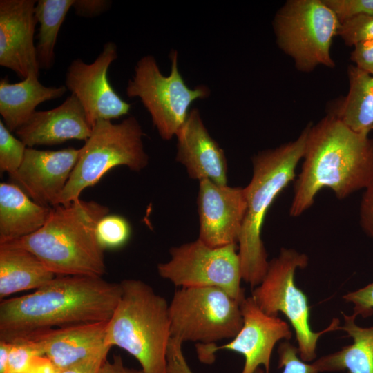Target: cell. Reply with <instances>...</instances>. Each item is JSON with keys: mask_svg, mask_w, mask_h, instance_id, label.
<instances>
[{"mask_svg": "<svg viewBox=\"0 0 373 373\" xmlns=\"http://www.w3.org/2000/svg\"><path fill=\"white\" fill-rule=\"evenodd\" d=\"M122 295L120 283L102 277L56 276L34 292L0 303V340L108 321Z\"/></svg>", "mask_w": 373, "mask_h": 373, "instance_id": "1", "label": "cell"}, {"mask_svg": "<svg viewBox=\"0 0 373 373\" xmlns=\"http://www.w3.org/2000/svg\"><path fill=\"white\" fill-rule=\"evenodd\" d=\"M302 160L289 208L292 217L308 210L323 188L343 200L373 182V139L328 114L311 123Z\"/></svg>", "mask_w": 373, "mask_h": 373, "instance_id": "2", "label": "cell"}, {"mask_svg": "<svg viewBox=\"0 0 373 373\" xmlns=\"http://www.w3.org/2000/svg\"><path fill=\"white\" fill-rule=\"evenodd\" d=\"M108 212L104 204L80 198L57 204L38 231L7 243L32 252L56 276L102 277L105 249L97 238L96 226Z\"/></svg>", "mask_w": 373, "mask_h": 373, "instance_id": "3", "label": "cell"}, {"mask_svg": "<svg viewBox=\"0 0 373 373\" xmlns=\"http://www.w3.org/2000/svg\"><path fill=\"white\" fill-rule=\"evenodd\" d=\"M310 124L296 140L260 151L252 158V177L244 187L247 211L238 242L242 279L252 288L262 282L269 265L261 238L265 215L278 195L295 179Z\"/></svg>", "mask_w": 373, "mask_h": 373, "instance_id": "4", "label": "cell"}, {"mask_svg": "<svg viewBox=\"0 0 373 373\" xmlns=\"http://www.w3.org/2000/svg\"><path fill=\"white\" fill-rule=\"evenodd\" d=\"M119 283L122 295L108 321L106 345L126 351L144 373H168L169 303L142 280Z\"/></svg>", "mask_w": 373, "mask_h": 373, "instance_id": "5", "label": "cell"}, {"mask_svg": "<svg viewBox=\"0 0 373 373\" xmlns=\"http://www.w3.org/2000/svg\"><path fill=\"white\" fill-rule=\"evenodd\" d=\"M143 136L142 126L134 117L118 124L111 120L97 121L79 149L77 162L57 204L79 199L85 189L95 185L115 166H126L134 171L144 169L149 156L144 148Z\"/></svg>", "mask_w": 373, "mask_h": 373, "instance_id": "6", "label": "cell"}, {"mask_svg": "<svg viewBox=\"0 0 373 373\" xmlns=\"http://www.w3.org/2000/svg\"><path fill=\"white\" fill-rule=\"evenodd\" d=\"M307 256L291 248L280 249L269 265L262 282L253 288L251 297L265 314H284L293 327L299 356L305 362L316 358V345L321 335L339 330L340 321L332 320L325 329L314 332L310 327V307L305 293L295 284V273L308 265Z\"/></svg>", "mask_w": 373, "mask_h": 373, "instance_id": "7", "label": "cell"}, {"mask_svg": "<svg viewBox=\"0 0 373 373\" xmlns=\"http://www.w3.org/2000/svg\"><path fill=\"white\" fill-rule=\"evenodd\" d=\"M340 26L323 0H288L277 11L273 22L278 47L303 73L318 66H335L331 47Z\"/></svg>", "mask_w": 373, "mask_h": 373, "instance_id": "8", "label": "cell"}, {"mask_svg": "<svg viewBox=\"0 0 373 373\" xmlns=\"http://www.w3.org/2000/svg\"><path fill=\"white\" fill-rule=\"evenodd\" d=\"M171 73L164 76L155 57L146 55L137 62L133 77L128 81L126 95L139 97L149 113L160 136L170 140L186 120L189 107L196 99L208 97L204 85L189 88L178 68V52H170Z\"/></svg>", "mask_w": 373, "mask_h": 373, "instance_id": "9", "label": "cell"}, {"mask_svg": "<svg viewBox=\"0 0 373 373\" xmlns=\"http://www.w3.org/2000/svg\"><path fill=\"white\" fill-rule=\"evenodd\" d=\"M240 304L218 287H181L169 304L171 336L205 345L233 338L243 323Z\"/></svg>", "mask_w": 373, "mask_h": 373, "instance_id": "10", "label": "cell"}, {"mask_svg": "<svg viewBox=\"0 0 373 373\" xmlns=\"http://www.w3.org/2000/svg\"><path fill=\"white\" fill-rule=\"evenodd\" d=\"M171 259L159 263V275L181 287H216L240 303L245 298L241 287L238 244L211 247L200 239L170 249Z\"/></svg>", "mask_w": 373, "mask_h": 373, "instance_id": "11", "label": "cell"}, {"mask_svg": "<svg viewBox=\"0 0 373 373\" xmlns=\"http://www.w3.org/2000/svg\"><path fill=\"white\" fill-rule=\"evenodd\" d=\"M240 307L243 323L236 336L230 343L221 346L197 344L198 356L202 361H208L218 350H231L245 358L241 373H256L260 365L264 366L265 373H270L274 347L277 342L291 338L290 327L278 316L265 314L251 296L245 297Z\"/></svg>", "mask_w": 373, "mask_h": 373, "instance_id": "12", "label": "cell"}, {"mask_svg": "<svg viewBox=\"0 0 373 373\" xmlns=\"http://www.w3.org/2000/svg\"><path fill=\"white\" fill-rule=\"evenodd\" d=\"M117 58L116 44L108 41L93 62L87 64L77 58L68 67L65 86L78 99L92 127L98 120L112 121L131 109V104L121 98L108 81L109 66Z\"/></svg>", "mask_w": 373, "mask_h": 373, "instance_id": "13", "label": "cell"}, {"mask_svg": "<svg viewBox=\"0 0 373 373\" xmlns=\"http://www.w3.org/2000/svg\"><path fill=\"white\" fill-rule=\"evenodd\" d=\"M199 238L211 247L238 244L247 211L245 189L199 182Z\"/></svg>", "mask_w": 373, "mask_h": 373, "instance_id": "14", "label": "cell"}, {"mask_svg": "<svg viewBox=\"0 0 373 373\" xmlns=\"http://www.w3.org/2000/svg\"><path fill=\"white\" fill-rule=\"evenodd\" d=\"M79 149L57 151L27 147L23 162L11 178L35 202L44 207L57 204L77 162Z\"/></svg>", "mask_w": 373, "mask_h": 373, "instance_id": "15", "label": "cell"}, {"mask_svg": "<svg viewBox=\"0 0 373 373\" xmlns=\"http://www.w3.org/2000/svg\"><path fill=\"white\" fill-rule=\"evenodd\" d=\"M35 0L0 1V65L21 79L39 72L36 45Z\"/></svg>", "mask_w": 373, "mask_h": 373, "instance_id": "16", "label": "cell"}, {"mask_svg": "<svg viewBox=\"0 0 373 373\" xmlns=\"http://www.w3.org/2000/svg\"><path fill=\"white\" fill-rule=\"evenodd\" d=\"M175 136L176 160L185 166L191 178L227 185V162L224 151L209 133L198 109L189 111Z\"/></svg>", "mask_w": 373, "mask_h": 373, "instance_id": "17", "label": "cell"}, {"mask_svg": "<svg viewBox=\"0 0 373 373\" xmlns=\"http://www.w3.org/2000/svg\"><path fill=\"white\" fill-rule=\"evenodd\" d=\"M78 99L70 94L59 106L35 111L15 133L27 147L55 145L70 140L86 141L92 132Z\"/></svg>", "mask_w": 373, "mask_h": 373, "instance_id": "18", "label": "cell"}, {"mask_svg": "<svg viewBox=\"0 0 373 373\" xmlns=\"http://www.w3.org/2000/svg\"><path fill=\"white\" fill-rule=\"evenodd\" d=\"M107 324L108 321H102L68 326L27 338H35L39 342L44 356L59 371L108 347L105 344Z\"/></svg>", "mask_w": 373, "mask_h": 373, "instance_id": "19", "label": "cell"}, {"mask_svg": "<svg viewBox=\"0 0 373 373\" xmlns=\"http://www.w3.org/2000/svg\"><path fill=\"white\" fill-rule=\"evenodd\" d=\"M39 72L32 70L28 77L17 83L8 78L0 81L1 119L10 132H15L36 111V107L48 100L61 97L65 86H46L39 81Z\"/></svg>", "mask_w": 373, "mask_h": 373, "instance_id": "20", "label": "cell"}, {"mask_svg": "<svg viewBox=\"0 0 373 373\" xmlns=\"http://www.w3.org/2000/svg\"><path fill=\"white\" fill-rule=\"evenodd\" d=\"M52 207L33 201L17 184H0V244L17 240L41 228Z\"/></svg>", "mask_w": 373, "mask_h": 373, "instance_id": "21", "label": "cell"}, {"mask_svg": "<svg viewBox=\"0 0 373 373\" xmlns=\"http://www.w3.org/2000/svg\"><path fill=\"white\" fill-rule=\"evenodd\" d=\"M56 275L32 252L10 243L0 244V300L11 294L37 289Z\"/></svg>", "mask_w": 373, "mask_h": 373, "instance_id": "22", "label": "cell"}, {"mask_svg": "<svg viewBox=\"0 0 373 373\" xmlns=\"http://www.w3.org/2000/svg\"><path fill=\"white\" fill-rule=\"evenodd\" d=\"M347 72L348 92L330 104L327 114L352 131L369 135L373 131V75L354 64Z\"/></svg>", "mask_w": 373, "mask_h": 373, "instance_id": "23", "label": "cell"}, {"mask_svg": "<svg viewBox=\"0 0 373 373\" xmlns=\"http://www.w3.org/2000/svg\"><path fill=\"white\" fill-rule=\"evenodd\" d=\"M341 313L344 323L339 329L344 331L352 343L315 360L312 365L318 372L347 370V373H373V326L358 325L354 314Z\"/></svg>", "mask_w": 373, "mask_h": 373, "instance_id": "24", "label": "cell"}, {"mask_svg": "<svg viewBox=\"0 0 373 373\" xmlns=\"http://www.w3.org/2000/svg\"><path fill=\"white\" fill-rule=\"evenodd\" d=\"M74 0H39L35 16L39 24L36 45L39 68L50 69L55 63V47L60 28Z\"/></svg>", "mask_w": 373, "mask_h": 373, "instance_id": "25", "label": "cell"}, {"mask_svg": "<svg viewBox=\"0 0 373 373\" xmlns=\"http://www.w3.org/2000/svg\"><path fill=\"white\" fill-rule=\"evenodd\" d=\"M131 228L128 221L117 215H106L96 226V236L104 249H117L128 241Z\"/></svg>", "mask_w": 373, "mask_h": 373, "instance_id": "26", "label": "cell"}, {"mask_svg": "<svg viewBox=\"0 0 373 373\" xmlns=\"http://www.w3.org/2000/svg\"><path fill=\"white\" fill-rule=\"evenodd\" d=\"M27 146L0 119V170L12 178L19 169Z\"/></svg>", "mask_w": 373, "mask_h": 373, "instance_id": "27", "label": "cell"}, {"mask_svg": "<svg viewBox=\"0 0 373 373\" xmlns=\"http://www.w3.org/2000/svg\"><path fill=\"white\" fill-rule=\"evenodd\" d=\"M10 343L6 373H26L36 357L44 356L42 347L35 338H18Z\"/></svg>", "mask_w": 373, "mask_h": 373, "instance_id": "28", "label": "cell"}, {"mask_svg": "<svg viewBox=\"0 0 373 373\" xmlns=\"http://www.w3.org/2000/svg\"><path fill=\"white\" fill-rule=\"evenodd\" d=\"M338 36L345 45L373 41V14L357 17L341 23Z\"/></svg>", "mask_w": 373, "mask_h": 373, "instance_id": "29", "label": "cell"}, {"mask_svg": "<svg viewBox=\"0 0 373 373\" xmlns=\"http://www.w3.org/2000/svg\"><path fill=\"white\" fill-rule=\"evenodd\" d=\"M341 23L365 15L373 14V0H323Z\"/></svg>", "mask_w": 373, "mask_h": 373, "instance_id": "30", "label": "cell"}, {"mask_svg": "<svg viewBox=\"0 0 373 373\" xmlns=\"http://www.w3.org/2000/svg\"><path fill=\"white\" fill-rule=\"evenodd\" d=\"M278 366L283 373H318L312 364L303 361L299 356L297 347L289 341H284L278 347Z\"/></svg>", "mask_w": 373, "mask_h": 373, "instance_id": "31", "label": "cell"}, {"mask_svg": "<svg viewBox=\"0 0 373 373\" xmlns=\"http://www.w3.org/2000/svg\"><path fill=\"white\" fill-rule=\"evenodd\" d=\"M343 299L353 305V313L356 318H365L373 315V282L353 291L346 293Z\"/></svg>", "mask_w": 373, "mask_h": 373, "instance_id": "32", "label": "cell"}, {"mask_svg": "<svg viewBox=\"0 0 373 373\" xmlns=\"http://www.w3.org/2000/svg\"><path fill=\"white\" fill-rule=\"evenodd\" d=\"M359 218L363 231L373 240V182L363 193L359 207Z\"/></svg>", "mask_w": 373, "mask_h": 373, "instance_id": "33", "label": "cell"}, {"mask_svg": "<svg viewBox=\"0 0 373 373\" xmlns=\"http://www.w3.org/2000/svg\"><path fill=\"white\" fill-rule=\"evenodd\" d=\"M350 55L354 65L373 75V41L355 45Z\"/></svg>", "mask_w": 373, "mask_h": 373, "instance_id": "34", "label": "cell"}, {"mask_svg": "<svg viewBox=\"0 0 373 373\" xmlns=\"http://www.w3.org/2000/svg\"><path fill=\"white\" fill-rule=\"evenodd\" d=\"M110 349L109 347H106L97 354L73 366L59 370L57 373H99L102 365L107 359Z\"/></svg>", "mask_w": 373, "mask_h": 373, "instance_id": "35", "label": "cell"}, {"mask_svg": "<svg viewBox=\"0 0 373 373\" xmlns=\"http://www.w3.org/2000/svg\"><path fill=\"white\" fill-rule=\"evenodd\" d=\"M111 4L107 0H74L72 8L80 17H95L107 10Z\"/></svg>", "mask_w": 373, "mask_h": 373, "instance_id": "36", "label": "cell"}, {"mask_svg": "<svg viewBox=\"0 0 373 373\" xmlns=\"http://www.w3.org/2000/svg\"><path fill=\"white\" fill-rule=\"evenodd\" d=\"M99 373H144L142 369L131 368L124 364L119 354L113 356L112 361L106 359L102 365Z\"/></svg>", "mask_w": 373, "mask_h": 373, "instance_id": "37", "label": "cell"}, {"mask_svg": "<svg viewBox=\"0 0 373 373\" xmlns=\"http://www.w3.org/2000/svg\"><path fill=\"white\" fill-rule=\"evenodd\" d=\"M58 371L45 356L36 357L26 373H57Z\"/></svg>", "mask_w": 373, "mask_h": 373, "instance_id": "38", "label": "cell"}, {"mask_svg": "<svg viewBox=\"0 0 373 373\" xmlns=\"http://www.w3.org/2000/svg\"><path fill=\"white\" fill-rule=\"evenodd\" d=\"M11 343L0 340V373H6Z\"/></svg>", "mask_w": 373, "mask_h": 373, "instance_id": "39", "label": "cell"}]
</instances>
